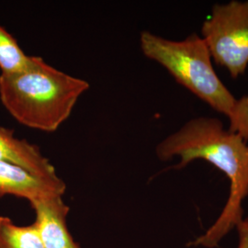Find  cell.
<instances>
[{"label":"cell","mask_w":248,"mask_h":248,"mask_svg":"<svg viewBox=\"0 0 248 248\" xmlns=\"http://www.w3.org/2000/svg\"><path fill=\"white\" fill-rule=\"evenodd\" d=\"M161 161L179 157L174 169H181L195 159H203L223 172L230 180V194L216 222L189 246L214 248L244 221L242 204L248 195V143L237 133L223 129L215 118H197L187 122L156 146Z\"/></svg>","instance_id":"6da1fadb"},{"label":"cell","mask_w":248,"mask_h":248,"mask_svg":"<svg viewBox=\"0 0 248 248\" xmlns=\"http://www.w3.org/2000/svg\"><path fill=\"white\" fill-rule=\"evenodd\" d=\"M89 83L31 56L26 70L0 75V100L18 123L45 133L58 130L72 114Z\"/></svg>","instance_id":"7a4b0ae2"},{"label":"cell","mask_w":248,"mask_h":248,"mask_svg":"<svg viewBox=\"0 0 248 248\" xmlns=\"http://www.w3.org/2000/svg\"><path fill=\"white\" fill-rule=\"evenodd\" d=\"M140 45L147 58L158 62L180 85L230 119L237 99L214 71L202 38L193 33L183 41H171L142 31Z\"/></svg>","instance_id":"3957f363"},{"label":"cell","mask_w":248,"mask_h":248,"mask_svg":"<svg viewBox=\"0 0 248 248\" xmlns=\"http://www.w3.org/2000/svg\"><path fill=\"white\" fill-rule=\"evenodd\" d=\"M202 32L211 56L227 68L232 78L245 73L248 65V2L214 5Z\"/></svg>","instance_id":"277c9868"},{"label":"cell","mask_w":248,"mask_h":248,"mask_svg":"<svg viewBox=\"0 0 248 248\" xmlns=\"http://www.w3.org/2000/svg\"><path fill=\"white\" fill-rule=\"evenodd\" d=\"M35 213L34 223L45 248H83L73 238L67 227L70 208L62 196H52L31 202Z\"/></svg>","instance_id":"5b68a950"},{"label":"cell","mask_w":248,"mask_h":248,"mask_svg":"<svg viewBox=\"0 0 248 248\" xmlns=\"http://www.w3.org/2000/svg\"><path fill=\"white\" fill-rule=\"evenodd\" d=\"M65 190L66 185L62 178L47 180L16 165L0 162V199L14 196L31 203L52 196H63Z\"/></svg>","instance_id":"8992f818"},{"label":"cell","mask_w":248,"mask_h":248,"mask_svg":"<svg viewBox=\"0 0 248 248\" xmlns=\"http://www.w3.org/2000/svg\"><path fill=\"white\" fill-rule=\"evenodd\" d=\"M0 162L26 169L37 177L56 181L61 179L53 164L39 146L15 137L13 130L0 126Z\"/></svg>","instance_id":"52a82bcc"},{"label":"cell","mask_w":248,"mask_h":248,"mask_svg":"<svg viewBox=\"0 0 248 248\" xmlns=\"http://www.w3.org/2000/svg\"><path fill=\"white\" fill-rule=\"evenodd\" d=\"M0 248H45L35 223L18 225L0 216Z\"/></svg>","instance_id":"ba28073f"},{"label":"cell","mask_w":248,"mask_h":248,"mask_svg":"<svg viewBox=\"0 0 248 248\" xmlns=\"http://www.w3.org/2000/svg\"><path fill=\"white\" fill-rule=\"evenodd\" d=\"M31 62L16 39L0 26V69L3 75H13L26 70Z\"/></svg>","instance_id":"9c48e42d"},{"label":"cell","mask_w":248,"mask_h":248,"mask_svg":"<svg viewBox=\"0 0 248 248\" xmlns=\"http://www.w3.org/2000/svg\"><path fill=\"white\" fill-rule=\"evenodd\" d=\"M229 132L237 133L248 143V96L237 99L230 117Z\"/></svg>","instance_id":"30bf717a"},{"label":"cell","mask_w":248,"mask_h":248,"mask_svg":"<svg viewBox=\"0 0 248 248\" xmlns=\"http://www.w3.org/2000/svg\"><path fill=\"white\" fill-rule=\"evenodd\" d=\"M236 228L239 234L238 248H248V223L243 221Z\"/></svg>","instance_id":"8fae6325"},{"label":"cell","mask_w":248,"mask_h":248,"mask_svg":"<svg viewBox=\"0 0 248 248\" xmlns=\"http://www.w3.org/2000/svg\"><path fill=\"white\" fill-rule=\"evenodd\" d=\"M244 221H245V222H247V223H248V219H246V220H244Z\"/></svg>","instance_id":"7c38bea8"}]
</instances>
